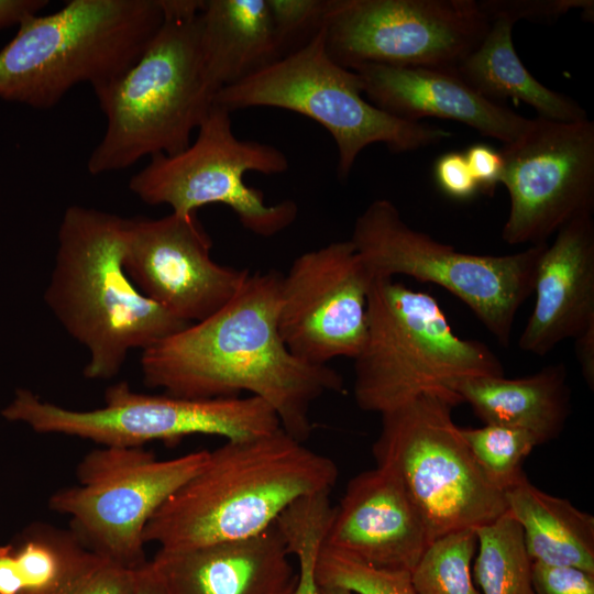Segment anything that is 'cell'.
<instances>
[{
  "instance_id": "12",
  "label": "cell",
  "mask_w": 594,
  "mask_h": 594,
  "mask_svg": "<svg viewBox=\"0 0 594 594\" xmlns=\"http://www.w3.org/2000/svg\"><path fill=\"white\" fill-rule=\"evenodd\" d=\"M208 450L158 460L142 447H102L78 463V484L56 491L52 510L70 518L90 550L117 564L143 566L144 529L164 502L202 466Z\"/></svg>"
},
{
  "instance_id": "14",
  "label": "cell",
  "mask_w": 594,
  "mask_h": 594,
  "mask_svg": "<svg viewBox=\"0 0 594 594\" xmlns=\"http://www.w3.org/2000/svg\"><path fill=\"white\" fill-rule=\"evenodd\" d=\"M503 184L509 212L502 239L509 245L547 242L579 216L594 211V122L537 117L503 144Z\"/></svg>"
},
{
  "instance_id": "30",
  "label": "cell",
  "mask_w": 594,
  "mask_h": 594,
  "mask_svg": "<svg viewBox=\"0 0 594 594\" xmlns=\"http://www.w3.org/2000/svg\"><path fill=\"white\" fill-rule=\"evenodd\" d=\"M316 578L320 586H337L358 594H417L409 571L381 569L321 546Z\"/></svg>"
},
{
  "instance_id": "36",
  "label": "cell",
  "mask_w": 594,
  "mask_h": 594,
  "mask_svg": "<svg viewBox=\"0 0 594 594\" xmlns=\"http://www.w3.org/2000/svg\"><path fill=\"white\" fill-rule=\"evenodd\" d=\"M464 156L480 191L492 194L496 185L501 183L503 173L504 163L501 152L486 144L476 143L466 150Z\"/></svg>"
},
{
  "instance_id": "10",
  "label": "cell",
  "mask_w": 594,
  "mask_h": 594,
  "mask_svg": "<svg viewBox=\"0 0 594 594\" xmlns=\"http://www.w3.org/2000/svg\"><path fill=\"white\" fill-rule=\"evenodd\" d=\"M1 415L38 433L77 437L102 447H143L191 435L241 440L280 428L273 408L255 396L195 399L148 395L134 392L125 382L108 387L105 405L90 410L65 408L19 388Z\"/></svg>"
},
{
  "instance_id": "39",
  "label": "cell",
  "mask_w": 594,
  "mask_h": 594,
  "mask_svg": "<svg viewBox=\"0 0 594 594\" xmlns=\"http://www.w3.org/2000/svg\"><path fill=\"white\" fill-rule=\"evenodd\" d=\"M133 594H167L161 578L150 561L139 569L138 583Z\"/></svg>"
},
{
  "instance_id": "4",
  "label": "cell",
  "mask_w": 594,
  "mask_h": 594,
  "mask_svg": "<svg viewBox=\"0 0 594 594\" xmlns=\"http://www.w3.org/2000/svg\"><path fill=\"white\" fill-rule=\"evenodd\" d=\"M163 2V23L144 52L95 94L107 124L87 162L91 175L183 152L213 106L200 48L202 0Z\"/></svg>"
},
{
  "instance_id": "25",
  "label": "cell",
  "mask_w": 594,
  "mask_h": 594,
  "mask_svg": "<svg viewBox=\"0 0 594 594\" xmlns=\"http://www.w3.org/2000/svg\"><path fill=\"white\" fill-rule=\"evenodd\" d=\"M106 560L74 532L40 527L0 546V594H72Z\"/></svg>"
},
{
  "instance_id": "24",
  "label": "cell",
  "mask_w": 594,
  "mask_h": 594,
  "mask_svg": "<svg viewBox=\"0 0 594 594\" xmlns=\"http://www.w3.org/2000/svg\"><path fill=\"white\" fill-rule=\"evenodd\" d=\"M507 510L522 529L531 561L594 573V517L550 495L527 475L505 492Z\"/></svg>"
},
{
  "instance_id": "7",
  "label": "cell",
  "mask_w": 594,
  "mask_h": 594,
  "mask_svg": "<svg viewBox=\"0 0 594 594\" xmlns=\"http://www.w3.org/2000/svg\"><path fill=\"white\" fill-rule=\"evenodd\" d=\"M213 103L230 113L254 107L279 108L318 122L336 142L340 179L350 175L360 153L374 143L405 153L452 135L427 122L392 116L365 99L356 73L328 54L323 28L298 50L220 89Z\"/></svg>"
},
{
  "instance_id": "35",
  "label": "cell",
  "mask_w": 594,
  "mask_h": 594,
  "mask_svg": "<svg viewBox=\"0 0 594 594\" xmlns=\"http://www.w3.org/2000/svg\"><path fill=\"white\" fill-rule=\"evenodd\" d=\"M139 569L127 568L106 560L72 594H133Z\"/></svg>"
},
{
  "instance_id": "1",
  "label": "cell",
  "mask_w": 594,
  "mask_h": 594,
  "mask_svg": "<svg viewBox=\"0 0 594 594\" xmlns=\"http://www.w3.org/2000/svg\"><path fill=\"white\" fill-rule=\"evenodd\" d=\"M282 274H249L232 298L206 319L143 350L144 384L183 398L239 397L267 403L280 428L305 442L311 405L343 389L342 376L287 349L278 330Z\"/></svg>"
},
{
  "instance_id": "32",
  "label": "cell",
  "mask_w": 594,
  "mask_h": 594,
  "mask_svg": "<svg viewBox=\"0 0 594 594\" xmlns=\"http://www.w3.org/2000/svg\"><path fill=\"white\" fill-rule=\"evenodd\" d=\"M477 2L488 20L502 15L513 23L520 19L553 23L566 12L579 9L590 20L593 18L594 9L592 0H481Z\"/></svg>"
},
{
  "instance_id": "5",
  "label": "cell",
  "mask_w": 594,
  "mask_h": 594,
  "mask_svg": "<svg viewBox=\"0 0 594 594\" xmlns=\"http://www.w3.org/2000/svg\"><path fill=\"white\" fill-rule=\"evenodd\" d=\"M163 20V0H70L30 15L0 50V99L50 109L79 84L97 94L136 62Z\"/></svg>"
},
{
  "instance_id": "26",
  "label": "cell",
  "mask_w": 594,
  "mask_h": 594,
  "mask_svg": "<svg viewBox=\"0 0 594 594\" xmlns=\"http://www.w3.org/2000/svg\"><path fill=\"white\" fill-rule=\"evenodd\" d=\"M477 556L473 576L483 594H536L531 582V559L524 543L522 529L505 512L475 529Z\"/></svg>"
},
{
  "instance_id": "41",
  "label": "cell",
  "mask_w": 594,
  "mask_h": 594,
  "mask_svg": "<svg viewBox=\"0 0 594 594\" xmlns=\"http://www.w3.org/2000/svg\"><path fill=\"white\" fill-rule=\"evenodd\" d=\"M294 585H295V584H294ZM293 588H294V586H293ZM293 588H290L289 591H287V592H286V593H284V594H292V592H293Z\"/></svg>"
},
{
  "instance_id": "21",
  "label": "cell",
  "mask_w": 594,
  "mask_h": 594,
  "mask_svg": "<svg viewBox=\"0 0 594 594\" xmlns=\"http://www.w3.org/2000/svg\"><path fill=\"white\" fill-rule=\"evenodd\" d=\"M457 394L487 425L522 429L538 444L559 437L571 413V392L563 363L519 378L481 376L459 383Z\"/></svg>"
},
{
  "instance_id": "6",
  "label": "cell",
  "mask_w": 594,
  "mask_h": 594,
  "mask_svg": "<svg viewBox=\"0 0 594 594\" xmlns=\"http://www.w3.org/2000/svg\"><path fill=\"white\" fill-rule=\"evenodd\" d=\"M354 374L356 405L383 415L426 393L462 402L455 392L459 383L503 376L504 367L486 344L457 336L430 294L393 278H374Z\"/></svg>"
},
{
  "instance_id": "15",
  "label": "cell",
  "mask_w": 594,
  "mask_h": 594,
  "mask_svg": "<svg viewBox=\"0 0 594 594\" xmlns=\"http://www.w3.org/2000/svg\"><path fill=\"white\" fill-rule=\"evenodd\" d=\"M372 277L351 240L302 253L282 276L278 330L299 360L355 359L366 334Z\"/></svg>"
},
{
  "instance_id": "34",
  "label": "cell",
  "mask_w": 594,
  "mask_h": 594,
  "mask_svg": "<svg viewBox=\"0 0 594 594\" xmlns=\"http://www.w3.org/2000/svg\"><path fill=\"white\" fill-rule=\"evenodd\" d=\"M435 178L439 188L453 199L466 200L480 191L464 153L461 152L442 154L435 164Z\"/></svg>"
},
{
  "instance_id": "28",
  "label": "cell",
  "mask_w": 594,
  "mask_h": 594,
  "mask_svg": "<svg viewBox=\"0 0 594 594\" xmlns=\"http://www.w3.org/2000/svg\"><path fill=\"white\" fill-rule=\"evenodd\" d=\"M329 494L318 493L297 499L275 522L288 553L298 564L292 594H320L316 562L332 509Z\"/></svg>"
},
{
  "instance_id": "38",
  "label": "cell",
  "mask_w": 594,
  "mask_h": 594,
  "mask_svg": "<svg viewBox=\"0 0 594 594\" xmlns=\"http://www.w3.org/2000/svg\"><path fill=\"white\" fill-rule=\"evenodd\" d=\"M575 355L583 378L591 389L594 386V324L574 339Z\"/></svg>"
},
{
  "instance_id": "16",
  "label": "cell",
  "mask_w": 594,
  "mask_h": 594,
  "mask_svg": "<svg viewBox=\"0 0 594 594\" xmlns=\"http://www.w3.org/2000/svg\"><path fill=\"white\" fill-rule=\"evenodd\" d=\"M211 246L197 212L127 219L123 266L145 297L195 323L226 305L250 274L215 262Z\"/></svg>"
},
{
  "instance_id": "9",
  "label": "cell",
  "mask_w": 594,
  "mask_h": 594,
  "mask_svg": "<svg viewBox=\"0 0 594 594\" xmlns=\"http://www.w3.org/2000/svg\"><path fill=\"white\" fill-rule=\"evenodd\" d=\"M350 240L372 279L405 275L447 289L504 346L517 311L534 292L537 263L548 244L506 255L461 252L409 227L385 198L372 201L356 218Z\"/></svg>"
},
{
  "instance_id": "23",
  "label": "cell",
  "mask_w": 594,
  "mask_h": 594,
  "mask_svg": "<svg viewBox=\"0 0 594 594\" xmlns=\"http://www.w3.org/2000/svg\"><path fill=\"white\" fill-rule=\"evenodd\" d=\"M514 24L502 15L491 19L483 40L454 68L458 75L494 102L508 98L521 101L538 117L554 121L586 119V111L576 101L549 89L528 72L514 46Z\"/></svg>"
},
{
  "instance_id": "11",
  "label": "cell",
  "mask_w": 594,
  "mask_h": 594,
  "mask_svg": "<svg viewBox=\"0 0 594 594\" xmlns=\"http://www.w3.org/2000/svg\"><path fill=\"white\" fill-rule=\"evenodd\" d=\"M288 167L286 155L274 145L238 139L231 113L213 103L194 142L178 154L150 157L131 177L129 188L143 202L167 205L182 215L210 204L226 205L246 230L270 238L296 220L298 207L289 199L267 205L260 189L245 184L244 175H275Z\"/></svg>"
},
{
  "instance_id": "22",
  "label": "cell",
  "mask_w": 594,
  "mask_h": 594,
  "mask_svg": "<svg viewBox=\"0 0 594 594\" xmlns=\"http://www.w3.org/2000/svg\"><path fill=\"white\" fill-rule=\"evenodd\" d=\"M200 48L216 94L282 57L266 0H202Z\"/></svg>"
},
{
  "instance_id": "17",
  "label": "cell",
  "mask_w": 594,
  "mask_h": 594,
  "mask_svg": "<svg viewBox=\"0 0 594 594\" xmlns=\"http://www.w3.org/2000/svg\"><path fill=\"white\" fill-rule=\"evenodd\" d=\"M430 542L400 480L376 465L349 481L331 509L322 547L375 568L410 572Z\"/></svg>"
},
{
  "instance_id": "29",
  "label": "cell",
  "mask_w": 594,
  "mask_h": 594,
  "mask_svg": "<svg viewBox=\"0 0 594 594\" xmlns=\"http://www.w3.org/2000/svg\"><path fill=\"white\" fill-rule=\"evenodd\" d=\"M461 433L484 475L504 493L526 476L522 464L539 446L528 431L507 426L484 424Z\"/></svg>"
},
{
  "instance_id": "18",
  "label": "cell",
  "mask_w": 594,
  "mask_h": 594,
  "mask_svg": "<svg viewBox=\"0 0 594 594\" xmlns=\"http://www.w3.org/2000/svg\"><path fill=\"white\" fill-rule=\"evenodd\" d=\"M353 72L371 103L404 120H452L503 144L516 140L530 121L480 95L455 69L364 65Z\"/></svg>"
},
{
  "instance_id": "19",
  "label": "cell",
  "mask_w": 594,
  "mask_h": 594,
  "mask_svg": "<svg viewBox=\"0 0 594 594\" xmlns=\"http://www.w3.org/2000/svg\"><path fill=\"white\" fill-rule=\"evenodd\" d=\"M535 305L518 348L546 355L594 324V219L576 217L560 228L540 255Z\"/></svg>"
},
{
  "instance_id": "40",
  "label": "cell",
  "mask_w": 594,
  "mask_h": 594,
  "mask_svg": "<svg viewBox=\"0 0 594 594\" xmlns=\"http://www.w3.org/2000/svg\"><path fill=\"white\" fill-rule=\"evenodd\" d=\"M320 594H358V593L343 588V587L320 586Z\"/></svg>"
},
{
  "instance_id": "3",
  "label": "cell",
  "mask_w": 594,
  "mask_h": 594,
  "mask_svg": "<svg viewBox=\"0 0 594 594\" xmlns=\"http://www.w3.org/2000/svg\"><path fill=\"white\" fill-rule=\"evenodd\" d=\"M127 218L69 206L57 233L44 299L88 351L84 376H116L133 349L145 350L188 324L145 297L123 266Z\"/></svg>"
},
{
  "instance_id": "37",
  "label": "cell",
  "mask_w": 594,
  "mask_h": 594,
  "mask_svg": "<svg viewBox=\"0 0 594 594\" xmlns=\"http://www.w3.org/2000/svg\"><path fill=\"white\" fill-rule=\"evenodd\" d=\"M47 0H0V31L19 25L25 18L40 13Z\"/></svg>"
},
{
  "instance_id": "27",
  "label": "cell",
  "mask_w": 594,
  "mask_h": 594,
  "mask_svg": "<svg viewBox=\"0 0 594 594\" xmlns=\"http://www.w3.org/2000/svg\"><path fill=\"white\" fill-rule=\"evenodd\" d=\"M477 550L475 529H462L433 539L410 571L417 594H481L471 563Z\"/></svg>"
},
{
  "instance_id": "33",
  "label": "cell",
  "mask_w": 594,
  "mask_h": 594,
  "mask_svg": "<svg viewBox=\"0 0 594 594\" xmlns=\"http://www.w3.org/2000/svg\"><path fill=\"white\" fill-rule=\"evenodd\" d=\"M531 582L536 594H594V573L571 565L532 561Z\"/></svg>"
},
{
  "instance_id": "13",
  "label": "cell",
  "mask_w": 594,
  "mask_h": 594,
  "mask_svg": "<svg viewBox=\"0 0 594 594\" xmlns=\"http://www.w3.org/2000/svg\"><path fill=\"white\" fill-rule=\"evenodd\" d=\"M326 50L339 65L454 69L490 20L475 0H328Z\"/></svg>"
},
{
  "instance_id": "8",
  "label": "cell",
  "mask_w": 594,
  "mask_h": 594,
  "mask_svg": "<svg viewBox=\"0 0 594 594\" xmlns=\"http://www.w3.org/2000/svg\"><path fill=\"white\" fill-rule=\"evenodd\" d=\"M455 397L426 393L382 416L372 447L377 466L394 473L419 512L430 540L476 529L505 512V493L484 475L452 409Z\"/></svg>"
},
{
  "instance_id": "20",
  "label": "cell",
  "mask_w": 594,
  "mask_h": 594,
  "mask_svg": "<svg viewBox=\"0 0 594 594\" xmlns=\"http://www.w3.org/2000/svg\"><path fill=\"white\" fill-rule=\"evenodd\" d=\"M276 524L253 537L180 550L150 561L167 594H284L296 571Z\"/></svg>"
},
{
  "instance_id": "31",
  "label": "cell",
  "mask_w": 594,
  "mask_h": 594,
  "mask_svg": "<svg viewBox=\"0 0 594 594\" xmlns=\"http://www.w3.org/2000/svg\"><path fill=\"white\" fill-rule=\"evenodd\" d=\"M282 57L322 29L328 0H266Z\"/></svg>"
},
{
  "instance_id": "2",
  "label": "cell",
  "mask_w": 594,
  "mask_h": 594,
  "mask_svg": "<svg viewBox=\"0 0 594 594\" xmlns=\"http://www.w3.org/2000/svg\"><path fill=\"white\" fill-rule=\"evenodd\" d=\"M338 468L284 429L227 440L154 513L145 543L180 550L253 537L297 499L330 493Z\"/></svg>"
}]
</instances>
